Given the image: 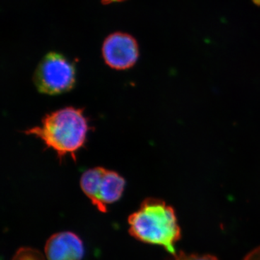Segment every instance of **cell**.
Returning a JSON list of instances; mask_svg holds the SVG:
<instances>
[{"mask_svg":"<svg viewBox=\"0 0 260 260\" xmlns=\"http://www.w3.org/2000/svg\"><path fill=\"white\" fill-rule=\"evenodd\" d=\"M103 4L108 5L112 3H121V2L125 1V0H102Z\"/></svg>","mask_w":260,"mask_h":260,"instance_id":"10","label":"cell"},{"mask_svg":"<svg viewBox=\"0 0 260 260\" xmlns=\"http://www.w3.org/2000/svg\"><path fill=\"white\" fill-rule=\"evenodd\" d=\"M129 232L140 242L161 246L172 255H177L176 244L181 238V229L175 212L161 200L148 199L128 218Z\"/></svg>","mask_w":260,"mask_h":260,"instance_id":"2","label":"cell"},{"mask_svg":"<svg viewBox=\"0 0 260 260\" xmlns=\"http://www.w3.org/2000/svg\"><path fill=\"white\" fill-rule=\"evenodd\" d=\"M45 254L48 260H82L85 249L83 241L77 234L63 232L48 239Z\"/></svg>","mask_w":260,"mask_h":260,"instance_id":"6","label":"cell"},{"mask_svg":"<svg viewBox=\"0 0 260 260\" xmlns=\"http://www.w3.org/2000/svg\"><path fill=\"white\" fill-rule=\"evenodd\" d=\"M175 256V260H218L215 256L206 254V255H200V254H188L184 252H180Z\"/></svg>","mask_w":260,"mask_h":260,"instance_id":"8","label":"cell"},{"mask_svg":"<svg viewBox=\"0 0 260 260\" xmlns=\"http://www.w3.org/2000/svg\"><path fill=\"white\" fill-rule=\"evenodd\" d=\"M80 186L97 209L107 213L108 205L116 203L122 196L125 180L114 171L95 167L83 173Z\"/></svg>","mask_w":260,"mask_h":260,"instance_id":"4","label":"cell"},{"mask_svg":"<svg viewBox=\"0 0 260 260\" xmlns=\"http://www.w3.org/2000/svg\"><path fill=\"white\" fill-rule=\"evenodd\" d=\"M88 130V121L82 109L65 107L46 115L42 125L30 128L25 134L42 140L59 158L70 155L75 160L77 152L85 145Z\"/></svg>","mask_w":260,"mask_h":260,"instance_id":"1","label":"cell"},{"mask_svg":"<svg viewBox=\"0 0 260 260\" xmlns=\"http://www.w3.org/2000/svg\"><path fill=\"white\" fill-rule=\"evenodd\" d=\"M243 260H260V246L249 252Z\"/></svg>","mask_w":260,"mask_h":260,"instance_id":"9","label":"cell"},{"mask_svg":"<svg viewBox=\"0 0 260 260\" xmlns=\"http://www.w3.org/2000/svg\"><path fill=\"white\" fill-rule=\"evenodd\" d=\"M12 260H46L39 250L30 247L19 249Z\"/></svg>","mask_w":260,"mask_h":260,"instance_id":"7","label":"cell"},{"mask_svg":"<svg viewBox=\"0 0 260 260\" xmlns=\"http://www.w3.org/2000/svg\"><path fill=\"white\" fill-rule=\"evenodd\" d=\"M256 5H260V0H253Z\"/></svg>","mask_w":260,"mask_h":260,"instance_id":"11","label":"cell"},{"mask_svg":"<svg viewBox=\"0 0 260 260\" xmlns=\"http://www.w3.org/2000/svg\"><path fill=\"white\" fill-rule=\"evenodd\" d=\"M103 57L112 69L124 70L134 66L139 56L136 40L127 34L114 32L104 41Z\"/></svg>","mask_w":260,"mask_h":260,"instance_id":"5","label":"cell"},{"mask_svg":"<svg viewBox=\"0 0 260 260\" xmlns=\"http://www.w3.org/2000/svg\"><path fill=\"white\" fill-rule=\"evenodd\" d=\"M76 73L74 64L59 53L44 56L34 73V83L39 92L47 95L66 93L74 87Z\"/></svg>","mask_w":260,"mask_h":260,"instance_id":"3","label":"cell"}]
</instances>
